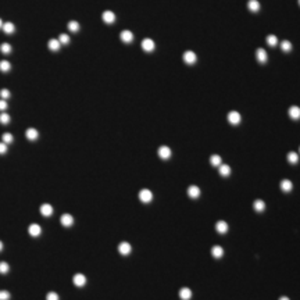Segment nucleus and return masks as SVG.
<instances>
[{
	"mask_svg": "<svg viewBox=\"0 0 300 300\" xmlns=\"http://www.w3.org/2000/svg\"><path fill=\"white\" fill-rule=\"evenodd\" d=\"M0 97H1V99H8V97H10V92H8L7 89H1V90H0Z\"/></svg>",
	"mask_w": 300,
	"mask_h": 300,
	"instance_id": "4c0bfd02",
	"label": "nucleus"
},
{
	"mask_svg": "<svg viewBox=\"0 0 300 300\" xmlns=\"http://www.w3.org/2000/svg\"><path fill=\"white\" fill-rule=\"evenodd\" d=\"M281 49H282V52H290L292 50V43L289 40H284L281 43Z\"/></svg>",
	"mask_w": 300,
	"mask_h": 300,
	"instance_id": "b1692460",
	"label": "nucleus"
},
{
	"mask_svg": "<svg viewBox=\"0 0 300 300\" xmlns=\"http://www.w3.org/2000/svg\"><path fill=\"white\" fill-rule=\"evenodd\" d=\"M40 232H42V229H40V227L38 224H32L29 227V233L32 236H39Z\"/></svg>",
	"mask_w": 300,
	"mask_h": 300,
	"instance_id": "dca6fc26",
	"label": "nucleus"
},
{
	"mask_svg": "<svg viewBox=\"0 0 300 300\" xmlns=\"http://www.w3.org/2000/svg\"><path fill=\"white\" fill-rule=\"evenodd\" d=\"M289 116L292 117L293 120H299L300 118V108L297 106H293V107L289 108Z\"/></svg>",
	"mask_w": 300,
	"mask_h": 300,
	"instance_id": "f8f14e48",
	"label": "nucleus"
},
{
	"mask_svg": "<svg viewBox=\"0 0 300 300\" xmlns=\"http://www.w3.org/2000/svg\"><path fill=\"white\" fill-rule=\"evenodd\" d=\"M264 207H265V204L263 200H256V201H254V208H256L257 211H263Z\"/></svg>",
	"mask_w": 300,
	"mask_h": 300,
	"instance_id": "cd10ccee",
	"label": "nucleus"
},
{
	"mask_svg": "<svg viewBox=\"0 0 300 300\" xmlns=\"http://www.w3.org/2000/svg\"><path fill=\"white\" fill-rule=\"evenodd\" d=\"M267 43L270 44V46H275V44L278 43V39H276V36H274V35L267 36Z\"/></svg>",
	"mask_w": 300,
	"mask_h": 300,
	"instance_id": "72a5a7b5",
	"label": "nucleus"
},
{
	"mask_svg": "<svg viewBox=\"0 0 300 300\" xmlns=\"http://www.w3.org/2000/svg\"><path fill=\"white\" fill-rule=\"evenodd\" d=\"M8 270H10V267H8L7 263H6V261H1V263H0V274H7Z\"/></svg>",
	"mask_w": 300,
	"mask_h": 300,
	"instance_id": "2f4dec72",
	"label": "nucleus"
},
{
	"mask_svg": "<svg viewBox=\"0 0 300 300\" xmlns=\"http://www.w3.org/2000/svg\"><path fill=\"white\" fill-rule=\"evenodd\" d=\"M228 121L231 122V124H233V125L239 124V122H240V114L238 111H231L228 114Z\"/></svg>",
	"mask_w": 300,
	"mask_h": 300,
	"instance_id": "20e7f679",
	"label": "nucleus"
},
{
	"mask_svg": "<svg viewBox=\"0 0 300 300\" xmlns=\"http://www.w3.org/2000/svg\"><path fill=\"white\" fill-rule=\"evenodd\" d=\"M118 252H120L121 254H124V256L129 254V253H131V244L127 243V242L120 243V246H118Z\"/></svg>",
	"mask_w": 300,
	"mask_h": 300,
	"instance_id": "39448f33",
	"label": "nucleus"
},
{
	"mask_svg": "<svg viewBox=\"0 0 300 300\" xmlns=\"http://www.w3.org/2000/svg\"><path fill=\"white\" fill-rule=\"evenodd\" d=\"M114 20H116V16H114V13L113 11H104L103 13V21L104 22L111 24V22H114Z\"/></svg>",
	"mask_w": 300,
	"mask_h": 300,
	"instance_id": "1a4fd4ad",
	"label": "nucleus"
},
{
	"mask_svg": "<svg viewBox=\"0 0 300 300\" xmlns=\"http://www.w3.org/2000/svg\"><path fill=\"white\" fill-rule=\"evenodd\" d=\"M179 296H181V299L188 300L189 297L192 296V292H190V289L184 288V289H181V290H179Z\"/></svg>",
	"mask_w": 300,
	"mask_h": 300,
	"instance_id": "aec40b11",
	"label": "nucleus"
},
{
	"mask_svg": "<svg viewBox=\"0 0 300 300\" xmlns=\"http://www.w3.org/2000/svg\"><path fill=\"white\" fill-rule=\"evenodd\" d=\"M184 61L186 63V64H193V63L196 61V54H195L193 52H190V50L185 52L184 53Z\"/></svg>",
	"mask_w": 300,
	"mask_h": 300,
	"instance_id": "7ed1b4c3",
	"label": "nucleus"
},
{
	"mask_svg": "<svg viewBox=\"0 0 300 300\" xmlns=\"http://www.w3.org/2000/svg\"><path fill=\"white\" fill-rule=\"evenodd\" d=\"M46 300H59V296H57V293L50 292V293H47V296H46Z\"/></svg>",
	"mask_w": 300,
	"mask_h": 300,
	"instance_id": "58836bf2",
	"label": "nucleus"
},
{
	"mask_svg": "<svg viewBox=\"0 0 300 300\" xmlns=\"http://www.w3.org/2000/svg\"><path fill=\"white\" fill-rule=\"evenodd\" d=\"M25 135H27V138H28L29 140H35L36 138H38V131L33 128H28L27 132H25Z\"/></svg>",
	"mask_w": 300,
	"mask_h": 300,
	"instance_id": "6ab92c4d",
	"label": "nucleus"
},
{
	"mask_svg": "<svg viewBox=\"0 0 300 300\" xmlns=\"http://www.w3.org/2000/svg\"><path fill=\"white\" fill-rule=\"evenodd\" d=\"M1 27H3V22H1V20H0V28H1Z\"/></svg>",
	"mask_w": 300,
	"mask_h": 300,
	"instance_id": "c03bdc74",
	"label": "nucleus"
},
{
	"mask_svg": "<svg viewBox=\"0 0 300 300\" xmlns=\"http://www.w3.org/2000/svg\"><path fill=\"white\" fill-rule=\"evenodd\" d=\"M60 44L61 43L57 39H50V40H49V49H50V50H53V52H57V50L60 49Z\"/></svg>",
	"mask_w": 300,
	"mask_h": 300,
	"instance_id": "f3484780",
	"label": "nucleus"
},
{
	"mask_svg": "<svg viewBox=\"0 0 300 300\" xmlns=\"http://www.w3.org/2000/svg\"><path fill=\"white\" fill-rule=\"evenodd\" d=\"M279 300H289V299H288V297H285V296H284V297H281Z\"/></svg>",
	"mask_w": 300,
	"mask_h": 300,
	"instance_id": "79ce46f5",
	"label": "nucleus"
},
{
	"mask_svg": "<svg viewBox=\"0 0 300 300\" xmlns=\"http://www.w3.org/2000/svg\"><path fill=\"white\" fill-rule=\"evenodd\" d=\"M288 160L290 161V163H293V164H296L297 160H299V156H297V154H296L295 152H290V153L288 154Z\"/></svg>",
	"mask_w": 300,
	"mask_h": 300,
	"instance_id": "c756f323",
	"label": "nucleus"
},
{
	"mask_svg": "<svg viewBox=\"0 0 300 300\" xmlns=\"http://www.w3.org/2000/svg\"><path fill=\"white\" fill-rule=\"evenodd\" d=\"M74 284H75L76 286H84V285L86 284V278H85V275H82V274H76V275L74 276Z\"/></svg>",
	"mask_w": 300,
	"mask_h": 300,
	"instance_id": "6e6552de",
	"label": "nucleus"
},
{
	"mask_svg": "<svg viewBox=\"0 0 300 300\" xmlns=\"http://www.w3.org/2000/svg\"><path fill=\"white\" fill-rule=\"evenodd\" d=\"M142 49L144 52H153L154 50V42L152 39H143L142 40Z\"/></svg>",
	"mask_w": 300,
	"mask_h": 300,
	"instance_id": "f03ea898",
	"label": "nucleus"
},
{
	"mask_svg": "<svg viewBox=\"0 0 300 300\" xmlns=\"http://www.w3.org/2000/svg\"><path fill=\"white\" fill-rule=\"evenodd\" d=\"M299 3H300V0H299Z\"/></svg>",
	"mask_w": 300,
	"mask_h": 300,
	"instance_id": "a18cd8bd",
	"label": "nucleus"
},
{
	"mask_svg": "<svg viewBox=\"0 0 300 300\" xmlns=\"http://www.w3.org/2000/svg\"><path fill=\"white\" fill-rule=\"evenodd\" d=\"M249 8L252 10V11H259V8H260V4H259V1L257 0H250L247 3Z\"/></svg>",
	"mask_w": 300,
	"mask_h": 300,
	"instance_id": "5701e85b",
	"label": "nucleus"
},
{
	"mask_svg": "<svg viewBox=\"0 0 300 300\" xmlns=\"http://www.w3.org/2000/svg\"><path fill=\"white\" fill-rule=\"evenodd\" d=\"M10 68H11V65H10V63H8V61H6V60L0 61V71L7 72V71H10Z\"/></svg>",
	"mask_w": 300,
	"mask_h": 300,
	"instance_id": "393cba45",
	"label": "nucleus"
},
{
	"mask_svg": "<svg viewBox=\"0 0 300 300\" xmlns=\"http://www.w3.org/2000/svg\"><path fill=\"white\" fill-rule=\"evenodd\" d=\"M220 174H221L222 176L229 175V174H231V168H229V165H227V164H221V165H220Z\"/></svg>",
	"mask_w": 300,
	"mask_h": 300,
	"instance_id": "4be33fe9",
	"label": "nucleus"
},
{
	"mask_svg": "<svg viewBox=\"0 0 300 300\" xmlns=\"http://www.w3.org/2000/svg\"><path fill=\"white\" fill-rule=\"evenodd\" d=\"M7 108V103H6V100H0V110L3 111Z\"/></svg>",
	"mask_w": 300,
	"mask_h": 300,
	"instance_id": "a19ab883",
	"label": "nucleus"
},
{
	"mask_svg": "<svg viewBox=\"0 0 300 300\" xmlns=\"http://www.w3.org/2000/svg\"><path fill=\"white\" fill-rule=\"evenodd\" d=\"M216 229L220 233H225V232H227V229H228V225H227V222H225V221H218V222H217V225H216Z\"/></svg>",
	"mask_w": 300,
	"mask_h": 300,
	"instance_id": "4468645a",
	"label": "nucleus"
},
{
	"mask_svg": "<svg viewBox=\"0 0 300 300\" xmlns=\"http://www.w3.org/2000/svg\"><path fill=\"white\" fill-rule=\"evenodd\" d=\"M133 39V35L131 31H122L121 32V40L125 42V43H129V42H132Z\"/></svg>",
	"mask_w": 300,
	"mask_h": 300,
	"instance_id": "0eeeda50",
	"label": "nucleus"
},
{
	"mask_svg": "<svg viewBox=\"0 0 300 300\" xmlns=\"http://www.w3.org/2000/svg\"><path fill=\"white\" fill-rule=\"evenodd\" d=\"M0 50H1L3 54H8V53L11 52V46H10L8 43H3L1 46H0Z\"/></svg>",
	"mask_w": 300,
	"mask_h": 300,
	"instance_id": "7c9ffc66",
	"label": "nucleus"
},
{
	"mask_svg": "<svg viewBox=\"0 0 300 300\" xmlns=\"http://www.w3.org/2000/svg\"><path fill=\"white\" fill-rule=\"evenodd\" d=\"M1 249H3V243H1V242H0V250H1Z\"/></svg>",
	"mask_w": 300,
	"mask_h": 300,
	"instance_id": "37998d69",
	"label": "nucleus"
},
{
	"mask_svg": "<svg viewBox=\"0 0 300 300\" xmlns=\"http://www.w3.org/2000/svg\"><path fill=\"white\" fill-rule=\"evenodd\" d=\"M60 221L64 227H70V225H72V222H74V218H72V216H70V214H63Z\"/></svg>",
	"mask_w": 300,
	"mask_h": 300,
	"instance_id": "423d86ee",
	"label": "nucleus"
},
{
	"mask_svg": "<svg viewBox=\"0 0 300 300\" xmlns=\"http://www.w3.org/2000/svg\"><path fill=\"white\" fill-rule=\"evenodd\" d=\"M40 213H42L44 217H50L53 214V207L50 204H43V206L40 207Z\"/></svg>",
	"mask_w": 300,
	"mask_h": 300,
	"instance_id": "9b49d317",
	"label": "nucleus"
},
{
	"mask_svg": "<svg viewBox=\"0 0 300 300\" xmlns=\"http://www.w3.org/2000/svg\"><path fill=\"white\" fill-rule=\"evenodd\" d=\"M210 163H211L213 165H221V157L218 156V154H214V156H211V159H210Z\"/></svg>",
	"mask_w": 300,
	"mask_h": 300,
	"instance_id": "c85d7f7f",
	"label": "nucleus"
},
{
	"mask_svg": "<svg viewBox=\"0 0 300 300\" xmlns=\"http://www.w3.org/2000/svg\"><path fill=\"white\" fill-rule=\"evenodd\" d=\"M0 122L4 125L8 124V122H10V116L6 114V113H1V114H0Z\"/></svg>",
	"mask_w": 300,
	"mask_h": 300,
	"instance_id": "473e14b6",
	"label": "nucleus"
},
{
	"mask_svg": "<svg viewBox=\"0 0 300 300\" xmlns=\"http://www.w3.org/2000/svg\"><path fill=\"white\" fill-rule=\"evenodd\" d=\"M139 199L143 201V203H147L153 199V193L149 190V189H142L139 192Z\"/></svg>",
	"mask_w": 300,
	"mask_h": 300,
	"instance_id": "f257e3e1",
	"label": "nucleus"
},
{
	"mask_svg": "<svg viewBox=\"0 0 300 300\" xmlns=\"http://www.w3.org/2000/svg\"><path fill=\"white\" fill-rule=\"evenodd\" d=\"M11 142H13L11 133H4V135H3V143L8 144V143H11Z\"/></svg>",
	"mask_w": 300,
	"mask_h": 300,
	"instance_id": "c9c22d12",
	"label": "nucleus"
},
{
	"mask_svg": "<svg viewBox=\"0 0 300 300\" xmlns=\"http://www.w3.org/2000/svg\"><path fill=\"white\" fill-rule=\"evenodd\" d=\"M59 42H60L61 44H67L70 43V36L65 35V33H63V35H60V38H59Z\"/></svg>",
	"mask_w": 300,
	"mask_h": 300,
	"instance_id": "f704fd0d",
	"label": "nucleus"
},
{
	"mask_svg": "<svg viewBox=\"0 0 300 300\" xmlns=\"http://www.w3.org/2000/svg\"><path fill=\"white\" fill-rule=\"evenodd\" d=\"M159 156H160L161 159H168V157L171 156V150H170V147H167V146H161V147L159 149Z\"/></svg>",
	"mask_w": 300,
	"mask_h": 300,
	"instance_id": "9d476101",
	"label": "nucleus"
},
{
	"mask_svg": "<svg viewBox=\"0 0 300 300\" xmlns=\"http://www.w3.org/2000/svg\"><path fill=\"white\" fill-rule=\"evenodd\" d=\"M6 152H7V144L1 142V143H0V154H4Z\"/></svg>",
	"mask_w": 300,
	"mask_h": 300,
	"instance_id": "ea45409f",
	"label": "nucleus"
},
{
	"mask_svg": "<svg viewBox=\"0 0 300 300\" xmlns=\"http://www.w3.org/2000/svg\"><path fill=\"white\" fill-rule=\"evenodd\" d=\"M10 299V293L7 290H0V300H8Z\"/></svg>",
	"mask_w": 300,
	"mask_h": 300,
	"instance_id": "e433bc0d",
	"label": "nucleus"
},
{
	"mask_svg": "<svg viewBox=\"0 0 300 300\" xmlns=\"http://www.w3.org/2000/svg\"><path fill=\"white\" fill-rule=\"evenodd\" d=\"M1 28H3V31L6 33H11L13 31H14V25H13L11 22H6V24H3Z\"/></svg>",
	"mask_w": 300,
	"mask_h": 300,
	"instance_id": "bb28decb",
	"label": "nucleus"
},
{
	"mask_svg": "<svg viewBox=\"0 0 300 300\" xmlns=\"http://www.w3.org/2000/svg\"><path fill=\"white\" fill-rule=\"evenodd\" d=\"M188 195L190 197H199L200 196V189L197 188V186H189V189H188Z\"/></svg>",
	"mask_w": 300,
	"mask_h": 300,
	"instance_id": "2eb2a0df",
	"label": "nucleus"
},
{
	"mask_svg": "<svg viewBox=\"0 0 300 300\" xmlns=\"http://www.w3.org/2000/svg\"><path fill=\"white\" fill-rule=\"evenodd\" d=\"M68 29H70L71 32H76V31L79 29V24H78L76 21H70V22H68Z\"/></svg>",
	"mask_w": 300,
	"mask_h": 300,
	"instance_id": "a878e982",
	"label": "nucleus"
},
{
	"mask_svg": "<svg viewBox=\"0 0 300 300\" xmlns=\"http://www.w3.org/2000/svg\"><path fill=\"white\" fill-rule=\"evenodd\" d=\"M211 254L214 257H221L222 254H224V250H222L221 246H214V247L211 249Z\"/></svg>",
	"mask_w": 300,
	"mask_h": 300,
	"instance_id": "412c9836",
	"label": "nucleus"
},
{
	"mask_svg": "<svg viewBox=\"0 0 300 300\" xmlns=\"http://www.w3.org/2000/svg\"><path fill=\"white\" fill-rule=\"evenodd\" d=\"M256 54H257V60L260 61V63H265L267 61V52H265L264 49H259Z\"/></svg>",
	"mask_w": 300,
	"mask_h": 300,
	"instance_id": "ddd939ff",
	"label": "nucleus"
},
{
	"mask_svg": "<svg viewBox=\"0 0 300 300\" xmlns=\"http://www.w3.org/2000/svg\"><path fill=\"white\" fill-rule=\"evenodd\" d=\"M292 188H293V185H292V182H290V181L284 179L282 182H281V189H282V190H285V192L292 190Z\"/></svg>",
	"mask_w": 300,
	"mask_h": 300,
	"instance_id": "a211bd4d",
	"label": "nucleus"
}]
</instances>
